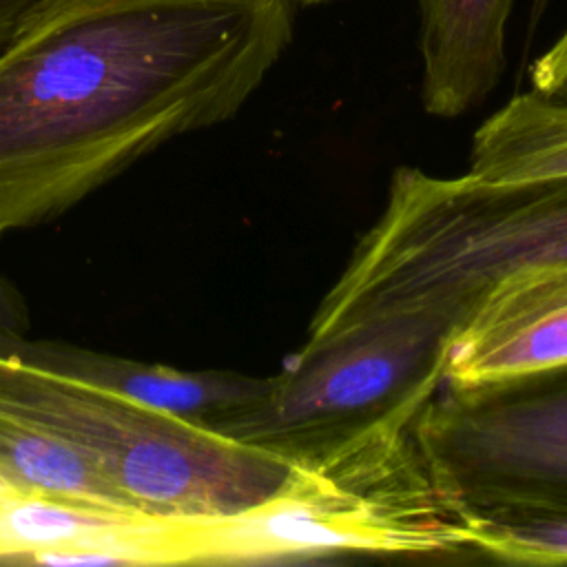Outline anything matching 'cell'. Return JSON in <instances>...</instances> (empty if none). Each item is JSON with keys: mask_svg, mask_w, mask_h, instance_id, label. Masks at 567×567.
I'll return each mask as SVG.
<instances>
[{"mask_svg": "<svg viewBox=\"0 0 567 567\" xmlns=\"http://www.w3.org/2000/svg\"><path fill=\"white\" fill-rule=\"evenodd\" d=\"M292 24L288 0H42L0 47V237L235 117Z\"/></svg>", "mask_w": 567, "mask_h": 567, "instance_id": "6da1fadb", "label": "cell"}, {"mask_svg": "<svg viewBox=\"0 0 567 567\" xmlns=\"http://www.w3.org/2000/svg\"><path fill=\"white\" fill-rule=\"evenodd\" d=\"M567 261V177L492 184L394 168L381 213L321 297L306 341L401 315L454 323L512 272Z\"/></svg>", "mask_w": 567, "mask_h": 567, "instance_id": "7a4b0ae2", "label": "cell"}, {"mask_svg": "<svg viewBox=\"0 0 567 567\" xmlns=\"http://www.w3.org/2000/svg\"><path fill=\"white\" fill-rule=\"evenodd\" d=\"M416 419H394L295 458L286 483L241 512L162 518L155 565L478 558L425 465Z\"/></svg>", "mask_w": 567, "mask_h": 567, "instance_id": "3957f363", "label": "cell"}, {"mask_svg": "<svg viewBox=\"0 0 567 567\" xmlns=\"http://www.w3.org/2000/svg\"><path fill=\"white\" fill-rule=\"evenodd\" d=\"M0 412L73 447L142 514L226 516L272 496L292 461L0 350Z\"/></svg>", "mask_w": 567, "mask_h": 567, "instance_id": "277c9868", "label": "cell"}, {"mask_svg": "<svg viewBox=\"0 0 567 567\" xmlns=\"http://www.w3.org/2000/svg\"><path fill=\"white\" fill-rule=\"evenodd\" d=\"M454 326L439 315H401L303 341L268 392L215 432L295 461L416 416L443 385Z\"/></svg>", "mask_w": 567, "mask_h": 567, "instance_id": "5b68a950", "label": "cell"}, {"mask_svg": "<svg viewBox=\"0 0 567 567\" xmlns=\"http://www.w3.org/2000/svg\"><path fill=\"white\" fill-rule=\"evenodd\" d=\"M567 365V261L507 275L454 326L443 385L478 388Z\"/></svg>", "mask_w": 567, "mask_h": 567, "instance_id": "8992f818", "label": "cell"}, {"mask_svg": "<svg viewBox=\"0 0 567 567\" xmlns=\"http://www.w3.org/2000/svg\"><path fill=\"white\" fill-rule=\"evenodd\" d=\"M0 350L117 390L144 405L210 430L259 401L270 385V377H250L233 370H179L64 341H33L24 339V334H0Z\"/></svg>", "mask_w": 567, "mask_h": 567, "instance_id": "52a82bcc", "label": "cell"}, {"mask_svg": "<svg viewBox=\"0 0 567 567\" xmlns=\"http://www.w3.org/2000/svg\"><path fill=\"white\" fill-rule=\"evenodd\" d=\"M516 0H416L421 104L434 117L478 106L507 69V22Z\"/></svg>", "mask_w": 567, "mask_h": 567, "instance_id": "ba28073f", "label": "cell"}, {"mask_svg": "<svg viewBox=\"0 0 567 567\" xmlns=\"http://www.w3.org/2000/svg\"><path fill=\"white\" fill-rule=\"evenodd\" d=\"M0 485L89 512L146 516L73 447L7 412H0Z\"/></svg>", "mask_w": 567, "mask_h": 567, "instance_id": "9c48e42d", "label": "cell"}, {"mask_svg": "<svg viewBox=\"0 0 567 567\" xmlns=\"http://www.w3.org/2000/svg\"><path fill=\"white\" fill-rule=\"evenodd\" d=\"M467 175L492 184L567 177V104L516 93L474 131Z\"/></svg>", "mask_w": 567, "mask_h": 567, "instance_id": "30bf717a", "label": "cell"}, {"mask_svg": "<svg viewBox=\"0 0 567 567\" xmlns=\"http://www.w3.org/2000/svg\"><path fill=\"white\" fill-rule=\"evenodd\" d=\"M478 558L567 565V505L489 503L456 509Z\"/></svg>", "mask_w": 567, "mask_h": 567, "instance_id": "8fae6325", "label": "cell"}, {"mask_svg": "<svg viewBox=\"0 0 567 567\" xmlns=\"http://www.w3.org/2000/svg\"><path fill=\"white\" fill-rule=\"evenodd\" d=\"M529 91L567 104V27L529 66Z\"/></svg>", "mask_w": 567, "mask_h": 567, "instance_id": "7c38bea8", "label": "cell"}, {"mask_svg": "<svg viewBox=\"0 0 567 567\" xmlns=\"http://www.w3.org/2000/svg\"><path fill=\"white\" fill-rule=\"evenodd\" d=\"M29 330V308L20 290L0 272V334H24Z\"/></svg>", "mask_w": 567, "mask_h": 567, "instance_id": "4fadbf2b", "label": "cell"}, {"mask_svg": "<svg viewBox=\"0 0 567 567\" xmlns=\"http://www.w3.org/2000/svg\"><path fill=\"white\" fill-rule=\"evenodd\" d=\"M42 0H0V47L22 27Z\"/></svg>", "mask_w": 567, "mask_h": 567, "instance_id": "5bb4252c", "label": "cell"}, {"mask_svg": "<svg viewBox=\"0 0 567 567\" xmlns=\"http://www.w3.org/2000/svg\"><path fill=\"white\" fill-rule=\"evenodd\" d=\"M549 2L551 0H532V4H529V33L536 29L538 20L545 16Z\"/></svg>", "mask_w": 567, "mask_h": 567, "instance_id": "9a60e30c", "label": "cell"}, {"mask_svg": "<svg viewBox=\"0 0 567 567\" xmlns=\"http://www.w3.org/2000/svg\"><path fill=\"white\" fill-rule=\"evenodd\" d=\"M288 2H321V0H288Z\"/></svg>", "mask_w": 567, "mask_h": 567, "instance_id": "2e32d148", "label": "cell"}, {"mask_svg": "<svg viewBox=\"0 0 567 567\" xmlns=\"http://www.w3.org/2000/svg\"><path fill=\"white\" fill-rule=\"evenodd\" d=\"M4 494H7V489H4V487H2V485H0V498H2V496H4Z\"/></svg>", "mask_w": 567, "mask_h": 567, "instance_id": "e0dca14e", "label": "cell"}]
</instances>
